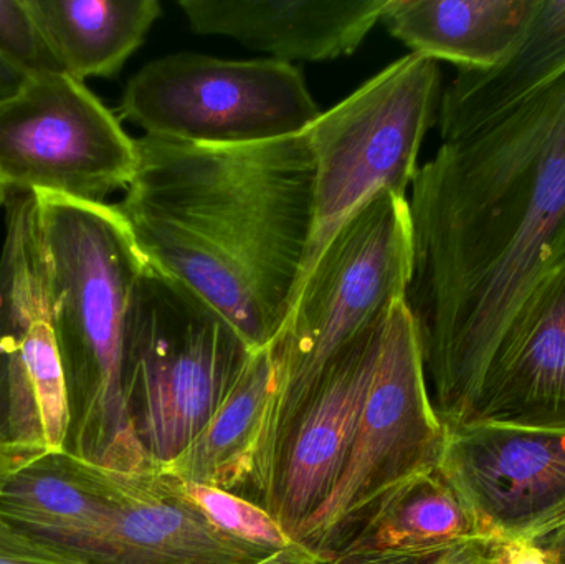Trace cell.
Returning a JSON list of instances; mask_svg holds the SVG:
<instances>
[{"instance_id": "obj_1", "label": "cell", "mask_w": 565, "mask_h": 564, "mask_svg": "<svg viewBox=\"0 0 565 564\" xmlns=\"http://www.w3.org/2000/svg\"><path fill=\"white\" fill-rule=\"evenodd\" d=\"M405 305L445 427L470 423L534 288L565 260V72L477 128L441 139L408 199Z\"/></svg>"}, {"instance_id": "obj_2", "label": "cell", "mask_w": 565, "mask_h": 564, "mask_svg": "<svg viewBox=\"0 0 565 564\" xmlns=\"http://www.w3.org/2000/svg\"><path fill=\"white\" fill-rule=\"evenodd\" d=\"M115 204L145 264L198 295L258 351L291 307L315 224L306 131L204 146L142 136Z\"/></svg>"}, {"instance_id": "obj_3", "label": "cell", "mask_w": 565, "mask_h": 564, "mask_svg": "<svg viewBox=\"0 0 565 564\" xmlns=\"http://www.w3.org/2000/svg\"><path fill=\"white\" fill-rule=\"evenodd\" d=\"M53 327L72 411L70 453L106 469L151 466L126 390L132 307L145 260L115 204L35 194Z\"/></svg>"}, {"instance_id": "obj_4", "label": "cell", "mask_w": 565, "mask_h": 564, "mask_svg": "<svg viewBox=\"0 0 565 564\" xmlns=\"http://www.w3.org/2000/svg\"><path fill=\"white\" fill-rule=\"evenodd\" d=\"M414 268L408 199L375 195L326 245L292 297L271 343L277 394L258 456L254 492L270 509L282 446L335 361L405 301Z\"/></svg>"}, {"instance_id": "obj_5", "label": "cell", "mask_w": 565, "mask_h": 564, "mask_svg": "<svg viewBox=\"0 0 565 564\" xmlns=\"http://www.w3.org/2000/svg\"><path fill=\"white\" fill-rule=\"evenodd\" d=\"M252 351L198 295L146 265L129 327L126 390L152 466L174 462L198 439Z\"/></svg>"}, {"instance_id": "obj_6", "label": "cell", "mask_w": 565, "mask_h": 564, "mask_svg": "<svg viewBox=\"0 0 565 564\" xmlns=\"http://www.w3.org/2000/svg\"><path fill=\"white\" fill-rule=\"evenodd\" d=\"M440 88L438 62L408 53L306 129L315 161V224L299 281L335 232L375 195L407 198Z\"/></svg>"}, {"instance_id": "obj_7", "label": "cell", "mask_w": 565, "mask_h": 564, "mask_svg": "<svg viewBox=\"0 0 565 564\" xmlns=\"http://www.w3.org/2000/svg\"><path fill=\"white\" fill-rule=\"evenodd\" d=\"M119 115L151 138L242 146L301 135L321 111L292 63L182 52L142 66Z\"/></svg>"}, {"instance_id": "obj_8", "label": "cell", "mask_w": 565, "mask_h": 564, "mask_svg": "<svg viewBox=\"0 0 565 564\" xmlns=\"http://www.w3.org/2000/svg\"><path fill=\"white\" fill-rule=\"evenodd\" d=\"M447 434L431 400L417 327L402 301L385 321L377 366L344 470L295 542L328 560L382 497L438 469Z\"/></svg>"}, {"instance_id": "obj_9", "label": "cell", "mask_w": 565, "mask_h": 564, "mask_svg": "<svg viewBox=\"0 0 565 564\" xmlns=\"http://www.w3.org/2000/svg\"><path fill=\"white\" fill-rule=\"evenodd\" d=\"M138 164L136 139L86 88L63 72L26 76L0 103V204L53 194L88 204L128 188Z\"/></svg>"}, {"instance_id": "obj_10", "label": "cell", "mask_w": 565, "mask_h": 564, "mask_svg": "<svg viewBox=\"0 0 565 564\" xmlns=\"http://www.w3.org/2000/svg\"><path fill=\"white\" fill-rule=\"evenodd\" d=\"M447 430L438 469L488 542H536L563 525L564 427L475 423Z\"/></svg>"}, {"instance_id": "obj_11", "label": "cell", "mask_w": 565, "mask_h": 564, "mask_svg": "<svg viewBox=\"0 0 565 564\" xmlns=\"http://www.w3.org/2000/svg\"><path fill=\"white\" fill-rule=\"evenodd\" d=\"M70 466L98 493L103 526L86 560L98 564H255L274 555L212 525L174 477L149 466L106 469L65 450Z\"/></svg>"}, {"instance_id": "obj_12", "label": "cell", "mask_w": 565, "mask_h": 564, "mask_svg": "<svg viewBox=\"0 0 565 564\" xmlns=\"http://www.w3.org/2000/svg\"><path fill=\"white\" fill-rule=\"evenodd\" d=\"M387 317L335 361L282 446L270 513L292 542L329 499L348 462Z\"/></svg>"}, {"instance_id": "obj_13", "label": "cell", "mask_w": 565, "mask_h": 564, "mask_svg": "<svg viewBox=\"0 0 565 564\" xmlns=\"http://www.w3.org/2000/svg\"><path fill=\"white\" fill-rule=\"evenodd\" d=\"M475 423L565 429V260L508 330L468 424Z\"/></svg>"}, {"instance_id": "obj_14", "label": "cell", "mask_w": 565, "mask_h": 564, "mask_svg": "<svg viewBox=\"0 0 565 564\" xmlns=\"http://www.w3.org/2000/svg\"><path fill=\"white\" fill-rule=\"evenodd\" d=\"M201 35L227 36L271 58L324 62L352 55L387 0H179Z\"/></svg>"}, {"instance_id": "obj_15", "label": "cell", "mask_w": 565, "mask_h": 564, "mask_svg": "<svg viewBox=\"0 0 565 564\" xmlns=\"http://www.w3.org/2000/svg\"><path fill=\"white\" fill-rule=\"evenodd\" d=\"M488 542L440 469L382 497L341 540L328 564H427Z\"/></svg>"}, {"instance_id": "obj_16", "label": "cell", "mask_w": 565, "mask_h": 564, "mask_svg": "<svg viewBox=\"0 0 565 564\" xmlns=\"http://www.w3.org/2000/svg\"><path fill=\"white\" fill-rule=\"evenodd\" d=\"M541 0H387L381 22L415 55L488 70L503 62Z\"/></svg>"}, {"instance_id": "obj_17", "label": "cell", "mask_w": 565, "mask_h": 564, "mask_svg": "<svg viewBox=\"0 0 565 564\" xmlns=\"http://www.w3.org/2000/svg\"><path fill=\"white\" fill-rule=\"evenodd\" d=\"M277 394L271 348L252 351L211 423L184 454L162 472L181 482L254 492L258 456ZM156 467V466H154Z\"/></svg>"}, {"instance_id": "obj_18", "label": "cell", "mask_w": 565, "mask_h": 564, "mask_svg": "<svg viewBox=\"0 0 565 564\" xmlns=\"http://www.w3.org/2000/svg\"><path fill=\"white\" fill-rule=\"evenodd\" d=\"M564 72L565 0H541L526 32L503 62L488 70H458L441 92L440 138L497 118Z\"/></svg>"}, {"instance_id": "obj_19", "label": "cell", "mask_w": 565, "mask_h": 564, "mask_svg": "<svg viewBox=\"0 0 565 564\" xmlns=\"http://www.w3.org/2000/svg\"><path fill=\"white\" fill-rule=\"evenodd\" d=\"M60 70L85 83L113 78L145 43L158 0H26Z\"/></svg>"}, {"instance_id": "obj_20", "label": "cell", "mask_w": 565, "mask_h": 564, "mask_svg": "<svg viewBox=\"0 0 565 564\" xmlns=\"http://www.w3.org/2000/svg\"><path fill=\"white\" fill-rule=\"evenodd\" d=\"M103 502L63 454L20 472L0 499V519L83 558L103 525Z\"/></svg>"}, {"instance_id": "obj_21", "label": "cell", "mask_w": 565, "mask_h": 564, "mask_svg": "<svg viewBox=\"0 0 565 564\" xmlns=\"http://www.w3.org/2000/svg\"><path fill=\"white\" fill-rule=\"evenodd\" d=\"M178 482L184 496L225 535L267 553L298 545L260 503L217 487Z\"/></svg>"}, {"instance_id": "obj_22", "label": "cell", "mask_w": 565, "mask_h": 564, "mask_svg": "<svg viewBox=\"0 0 565 564\" xmlns=\"http://www.w3.org/2000/svg\"><path fill=\"white\" fill-rule=\"evenodd\" d=\"M0 53L26 75L62 72L26 0H0Z\"/></svg>"}, {"instance_id": "obj_23", "label": "cell", "mask_w": 565, "mask_h": 564, "mask_svg": "<svg viewBox=\"0 0 565 564\" xmlns=\"http://www.w3.org/2000/svg\"><path fill=\"white\" fill-rule=\"evenodd\" d=\"M7 394H9L7 361L0 350V409L7 403ZM49 456V449L40 440L20 439L13 436L10 430L9 411H7V419L0 423V499L9 483L20 472Z\"/></svg>"}, {"instance_id": "obj_24", "label": "cell", "mask_w": 565, "mask_h": 564, "mask_svg": "<svg viewBox=\"0 0 565 564\" xmlns=\"http://www.w3.org/2000/svg\"><path fill=\"white\" fill-rule=\"evenodd\" d=\"M0 564H98L0 519Z\"/></svg>"}, {"instance_id": "obj_25", "label": "cell", "mask_w": 565, "mask_h": 564, "mask_svg": "<svg viewBox=\"0 0 565 564\" xmlns=\"http://www.w3.org/2000/svg\"><path fill=\"white\" fill-rule=\"evenodd\" d=\"M498 564H556L531 540L494 543Z\"/></svg>"}, {"instance_id": "obj_26", "label": "cell", "mask_w": 565, "mask_h": 564, "mask_svg": "<svg viewBox=\"0 0 565 564\" xmlns=\"http://www.w3.org/2000/svg\"><path fill=\"white\" fill-rule=\"evenodd\" d=\"M26 73L0 53V103L12 98L26 79Z\"/></svg>"}, {"instance_id": "obj_27", "label": "cell", "mask_w": 565, "mask_h": 564, "mask_svg": "<svg viewBox=\"0 0 565 564\" xmlns=\"http://www.w3.org/2000/svg\"><path fill=\"white\" fill-rule=\"evenodd\" d=\"M534 543H536L554 563L565 564V522Z\"/></svg>"}]
</instances>
